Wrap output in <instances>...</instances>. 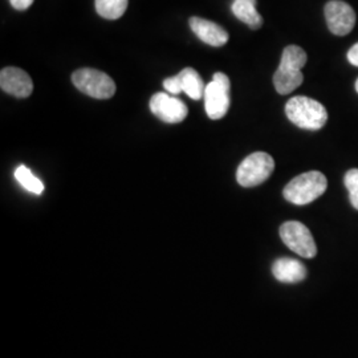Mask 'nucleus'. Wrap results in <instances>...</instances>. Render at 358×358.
Listing matches in <instances>:
<instances>
[{"mask_svg": "<svg viewBox=\"0 0 358 358\" xmlns=\"http://www.w3.org/2000/svg\"><path fill=\"white\" fill-rule=\"evenodd\" d=\"M307 59L306 51L297 45H288L284 50L280 65L273 75V85L278 93L288 94L303 84L301 69L307 64Z\"/></svg>", "mask_w": 358, "mask_h": 358, "instance_id": "obj_1", "label": "nucleus"}, {"mask_svg": "<svg viewBox=\"0 0 358 358\" xmlns=\"http://www.w3.org/2000/svg\"><path fill=\"white\" fill-rule=\"evenodd\" d=\"M285 115L294 125L307 130H320L328 121L325 106L306 96L292 97L285 105Z\"/></svg>", "mask_w": 358, "mask_h": 358, "instance_id": "obj_2", "label": "nucleus"}, {"mask_svg": "<svg viewBox=\"0 0 358 358\" xmlns=\"http://www.w3.org/2000/svg\"><path fill=\"white\" fill-rule=\"evenodd\" d=\"M328 180L320 171H308L292 179L284 189V198L296 206H306L327 192Z\"/></svg>", "mask_w": 358, "mask_h": 358, "instance_id": "obj_3", "label": "nucleus"}, {"mask_svg": "<svg viewBox=\"0 0 358 358\" xmlns=\"http://www.w3.org/2000/svg\"><path fill=\"white\" fill-rule=\"evenodd\" d=\"M72 83L81 93L97 100H108L115 96V81L97 69H78L72 75Z\"/></svg>", "mask_w": 358, "mask_h": 358, "instance_id": "obj_4", "label": "nucleus"}, {"mask_svg": "<svg viewBox=\"0 0 358 358\" xmlns=\"http://www.w3.org/2000/svg\"><path fill=\"white\" fill-rule=\"evenodd\" d=\"M275 170V161L269 154L256 152L244 158L236 170V180L243 187H255L266 182Z\"/></svg>", "mask_w": 358, "mask_h": 358, "instance_id": "obj_5", "label": "nucleus"}, {"mask_svg": "<svg viewBox=\"0 0 358 358\" xmlns=\"http://www.w3.org/2000/svg\"><path fill=\"white\" fill-rule=\"evenodd\" d=\"M230 78L222 72H217L206 85V112L211 120H220L227 115L230 109Z\"/></svg>", "mask_w": 358, "mask_h": 358, "instance_id": "obj_6", "label": "nucleus"}, {"mask_svg": "<svg viewBox=\"0 0 358 358\" xmlns=\"http://www.w3.org/2000/svg\"><path fill=\"white\" fill-rule=\"evenodd\" d=\"M280 238L284 244L297 255L306 259H312L317 255V245L310 231L300 222L289 220L282 224Z\"/></svg>", "mask_w": 358, "mask_h": 358, "instance_id": "obj_7", "label": "nucleus"}, {"mask_svg": "<svg viewBox=\"0 0 358 358\" xmlns=\"http://www.w3.org/2000/svg\"><path fill=\"white\" fill-rule=\"evenodd\" d=\"M329 31L336 36H345L356 24L355 10L343 0H331L324 8Z\"/></svg>", "mask_w": 358, "mask_h": 358, "instance_id": "obj_8", "label": "nucleus"}, {"mask_svg": "<svg viewBox=\"0 0 358 358\" xmlns=\"http://www.w3.org/2000/svg\"><path fill=\"white\" fill-rule=\"evenodd\" d=\"M164 88L171 94L185 92L192 100H201L205 96L206 85L195 69L185 68L177 76L165 78Z\"/></svg>", "mask_w": 358, "mask_h": 358, "instance_id": "obj_9", "label": "nucleus"}, {"mask_svg": "<svg viewBox=\"0 0 358 358\" xmlns=\"http://www.w3.org/2000/svg\"><path fill=\"white\" fill-rule=\"evenodd\" d=\"M150 110L157 118L166 124H179L187 115V106L179 99L167 93H155L150 100Z\"/></svg>", "mask_w": 358, "mask_h": 358, "instance_id": "obj_10", "label": "nucleus"}, {"mask_svg": "<svg viewBox=\"0 0 358 358\" xmlns=\"http://www.w3.org/2000/svg\"><path fill=\"white\" fill-rule=\"evenodd\" d=\"M0 87L6 93L17 99H27L32 94L34 83L23 69L8 66L0 72Z\"/></svg>", "mask_w": 358, "mask_h": 358, "instance_id": "obj_11", "label": "nucleus"}, {"mask_svg": "<svg viewBox=\"0 0 358 358\" xmlns=\"http://www.w3.org/2000/svg\"><path fill=\"white\" fill-rule=\"evenodd\" d=\"M189 24H190L192 32L203 43L211 45V47H223L230 38L229 32L224 28H222L214 22L202 19V17L194 16L189 20Z\"/></svg>", "mask_w": 358, "mask_h": 358, "instance_id": "obj_12", "label": "nucleus"}, {"mask_svg": "<svg viewBox=\"0 0 358 358\" xmlns=\"http://www.w3.org/2000/svg\"><path fill=\"white\" fill-rule=\"evenodd\" d=\"M272 273L279 282L294 284L303 282L307 278V268L296 259L280 257L272 264Z\"/></svg>", "mask_w": 358, "mask_h": 358, "instance_id": "obj_13", "label": "nucleus"}, {"mask_svg": "<svg viewBox=\"0 0 358 358\" xmlns=\"http://www.w3.org/2000/svg\"><path fill=\"white\" fill-rule=\"evenodd\" d=\"M256 0H234L232 13L251 29H259L263 26V17L256 10Z\"/></svg>", "mask_w": 358, "mask_h": 358, "instance_id": "obj_14", "label": "nucleus"}, {"mask_svg": "<svg viewBox=\"0 0 358 358\" xmlns=\"http://www.w3.org/2000/svg\"><path fill=\"white\" fill-rule=\"evenodd\" d=\"M129 0H96V11L105 19H120L128 8Z\"/></svg>", "mask_w": 358, "mask_h": 358, "instance_id": "obj_15", "label": "nucleus"}, {"mask_svg": "<svg viewBox=\"0 0 358 358\" xmlns=\"http://www.w3.org/2000/svg\"><path fill=\"white\" fill-rule=\"evenodd\" d=\"M15 178L29 192L40 195L44 192V185L40 179L34 176V173L27 166H19L15 170Z\"/></svg>", "mask_w": 358, "mask_h": 358, "instance_id": "obj_16", "label": "nucleus"}, {"mask_svg": "<svg viewBox=\"0 0 358 358\" xmlns=\"http://www.w3.org/2000/svg\"><path fill=\"white\" fill-rule=\"evenodd\" d=\"M344 182L349 192L350 203L358 210V169H350L345 174Z\"/></svg>", "mask_w": 358, "mask_h": 358, "instance_id": "obj_17", "label": "nucleus"}, {"mask_svg": "<svg viewBox=\"0 0 358 358\" xmlns=\"http://www.w3.org/2000/svg\"><path fill=\"white\" fill-rule=\"evenodd\" d=\"M10 3H11V6H13L15 10L23 11V10H27V8H29L32 6L34 0H10Z\"/></svg>", "mask_w": 358, "mask_h": 358, "instance_id": "obj_18", "label": "nucleus"}, {"mask_svg": "<svg viewBox=\"0 0 358 358\" xmlns=\"http://www.w3.org/2000/svg\"><path fill=\"white\" fill-rule=\"evenodd\" d=\"M348 62L355 66H358V43L348 52Z\"/></svg>", "mask_w": 358, "mask_h": 358, "instance_id": "obj_19", "label": "nucleus"}, {"mask_svg": "<svg viewBox=\"0 0 358 358\" xmlns=\"http://www.w3.org/2000/svg\"><path fill=\"white\" fill-rule=\"evenodd\" d=\"M356 90H357V93H358V78H357V81H356Z\"/></svg>", "mask_w": 358, "mask_h": 358, "instance_id": "obj_20", "label": "nucleus"}]
</instances>
